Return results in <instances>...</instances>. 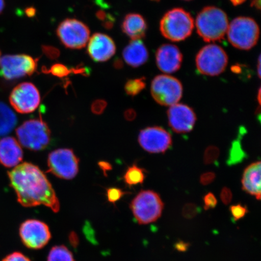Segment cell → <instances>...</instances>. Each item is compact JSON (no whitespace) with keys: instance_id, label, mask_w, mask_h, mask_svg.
Returning <instances> with one entry per match:
<instances>
[{"instance_id":"37","label":"cell","mask_w":261,"mask_h":261,"mask_svg":"<svg viewBox=\"0 0 261 261\" xmlns=\"http://www.w3.org/2000/svg\"><path fill=\"white\" fill-rule=\"evenodd\" d=\"M216 175L214 172H205L201 175L200 182L202 185L207 186L212 184L215 180Z\"/></svg>"},{"instance_id":"26","label":"cell","mask_w":261,"mask_h":261,"mask_svg":"<svg viewBox=\"0 0 261 261\" xmlns=\"http://www.w3.org/2000/svg\"><path fill=\"white\" fill-rule=\"evenodd\" d=\"M145 80L146 78L143 77L127 81L125 86L126 93L132 97L138 95L146 87Z\"/></svg>"},{"instance_id":"38","label":"cell","mask_w":261,"mask_h":261,"mask_svg":"<svg viewBox=\"0 0 261 261\" xmlns=\"http://www.w3.org/2000/svg\"><path fill=\"white\" fill-rule=\"evenodd\" d=\"M189 246H190V244L181 240L178 241L174 244L175 249L179 252H187Z\"/></svg>"},{"instance_id":"45","label":"cell","mask_w":261,"mask_h":261,"mask_svg":"<svg viewBox=\"0 0 261 261\" xmlns=\"http://www.w3.org/2000/svg\"><path fill=\"white\" fill-rule=\"evenodd\" d=\"M251 6L257 9H260V0H252L251 3Z\"/></svg>"},{"instance_id":"33","label":"cell","mask_w":261,"mask_h":261,"mask_svg":"<svg viewBox=\"0 0 261 261\" xmlns=\"http://www.w3.org/2000/svg\"><path fill=\"white\" fill-rule=\"evenodd\" d=\"M204 208L205 211L212 210L216 207L218 204V201L216 197L211 192H208L204 195L203 198Z\"/></svg>"},{"instance_id":"18","label":"cell","mask_w":261,"mask_h":261,"mask_svg":"<svg viewBox=\"0 0 261 261\" xmlns=\"http://www.w3.org/2000/svg\"><path fill=\"white\" fill-rule=\"evenodd\" d=\"M23 152L18 142L12 137L0 140V163L5 167L12 168L22 161Z\"/></svg>"},{"instance_id":"39","label":"cell","mask_w":261,"mask_h":261,"mask_svg":"<svg viewBox=\"0 0 261 261\" xmlns=\"http://www.w3.org/2000/svg\"><path fill=\"white\" fill-rule=\"evenodd\" d=\"M96 16L99 20L102 21L103 22L108 21H114V19L112 18V16L110 15H107V13L105 11H102V10H99V11L97 12Z\"/></svg>"},{"instance_id":"49","label":"cell","mask_w":261,"mask_h":261,"mask_svg":"<svg viewBox=\"0 0 261 261\" xmlns=\"http://www.w3.org/2000/svg\"><path fill=\"white\" fill-rule=\"evenodd\" d=\"M260 57L259 56L258 59V63H257V74H258V76L260 78Z\"/></svg>"},{"instance_id":"28","label":"cell","mask_w":261,"mask_h":261,"mask_svg":"<svg viewBox=\"0 0 261 261\" xmlns=\"http://www.w3.org/2000/svg\"><path fill=\"white\" fill-rule=\"evenodd\" d=\"M220 155V149L215 146H210L205 149L204 153V163L205 165L213 164L217 162Z\"/></svg>"},{"instance_id":"9","label":"cell","mask_w":261,"mask_h":261,"mask_svg":"<svg viewBox=\"0 0 261 261\" xmlns=\"http://www.w3.org/2000/svg\"><path fill=\"white\" fill-rule=\"evenodd\" d=\"M38 59L27 55H5L0 59V75L11 81L31 76L37 68Z\"/></svg>"},{"instance_id":"32","label":"cell","mask_w":261,"mask_h":261,"mask_svg":"<svg viewBox=\"0 0 261 261\" xmlns=\"http://www.w3.org/2000/svg\"><path fill=\"white\" fill-rule=\"evenodd\" d=\"M42 51L45 56L51 60H57L60 56V51L59 49L50 45H42Z\"/></svg>"},{"instance_id":"40","label":"cell","mask_w":261,"mask_h":261,"mask_svg":"<svg viewBox=\"0 0 261 261\" xmlns=\"http://www.w3.org/2000/svg\"><path fill=\"white\" fill-rule=\"evenodd\" d=\"M137 114L135 110L133 109H128L124 113V116L128 121H133L136 119Z\"/></svg>"},{"instance_id":"35","label":"cell","mask_w":261,"mask_h":261,"mask_svg":"<svg viewBox=\"0 0 261 261\" xmlns=\"http://www.w3.org/2000/svg\"><path fill=\"white\" fill-rule=\"evenodd\" d=\"M220 198L224 204H229L233 198L232 192H231L230 189L227 187L222 189L220 193Z\"/></svg>"},{"instance_id":"51","label":"cell","mask_w":261,"mask_h":261,"mask_svg":"<svg viewBox=\"0 0 261 261\" xmlns=\"http://www.w3.org/2000/svg\"><path fill=\"white\" fill-rule=\"evenodd\" d=\"M152 1L159 2V1H160V0H152Z\"/></svg>"},{"instance_id":"19","label":"cell","mask_w":261,"mask_h":261,"mask_svg":"<svg viewBox=\"0 0 261 261\" xmlns=\"http://www.w3.org/2000/svg\"><path fill=\"white\" fill-rule=\"evenodd\" d=\"M260 170V162L253 163L245 169L241 180L243 190L254 196L257 200H260L261 198Z\"/></svg>"},{"instance_id":"50","label":"cell","mask_w":261,"mask_h":261,"mask_svg":"<svg viewBox=\"0 0 261 261\" xmlns=\"http://www.w3.org/2000/svg\"><path fill=\"white\" fill-rule=\"evenodd\" d=\"M260 93H261V91H260V89L259 88V91H258V94H257V101H258V103H259V105H260V102H261V100H260Z\"/></svg>"},{"instance_id":"23","label":"cell","mask_w":261,"mask_h":261,"mask_svg":"<svg viewBox=\"0 0 261 261\" xmlns=\"http://www.w3.org/2000/svg\"><path fill=\"white\" fill-rule=\"evenodd\" d=\"M146 177L144 169L138 167L136 165L130 166L123 176L124 181L129 187L144 182Z\"/></svg>"},{"instance_id":"12","label":"cell","mask_w":261,"mask_h":261,"mask_svg":"<svg viewBox=\"0 0 261 261\" xmlns=\"http://www.w3.org/2000/svg\"><path fill=\"white\" fill-rule=\"evenodd\" d=\"M19 232L22 243L31 249H42L46 246L51 238L47 224L37 220L23 222L19 227Z\"/></svg>"},{"instance_id":"8","label":"cell","mask_w":261,"mask_h":261,"mask_svg":"<svg viewBox=\"0 0 261 261\" xmlns=\"http://www.w3.org/2000/svg\"><path fill=\"white\" fill-rule=\"evenodd\" d=\"M151 95L156 103L162 106H172L177 103L182 95V86L177 78L161 74L152 80Z\"/></svg>"},{"instance_id":"46","label":"cell","mask_w":261,"mask_h":261,"mask_svg":"<svg viewBox=\"0 0 261 261\" xmlns=\"http://www.w3.org/2000/svg\"><path fill=\"white\" fill-rule=\"evenodd\" d=\"M114 67L116 68H122L123 67V63L120 60H116L114 63Z\"/></svg>"},{"instance_id":"43","label":"cell","mask_w":261,"mask_h":261,"mask_svg":"<svg viewBox=\"0 0 261 261\" xmlns=\"http://www.w3.org/2000/svg\"><path fill=\"white\" fill-rule=\"evenodd\" d=\"M242 68V65L236 64L231 67V70L234 73L240 74L241 73V71H242V68Z\"/></svg>"},{"instance_id":"47","label":"cell","mask_w":261,"mask_h":261,"mask_svg":"<svg viewBox=\"0 0 261 261\" xmlns=\"http://www.w3.org/2000/svg\"><path fill=\"white\" fill-rule=\"evenodd\" d=\"M230 2L234 6H238L243 4L246 0H230Z\"/></svg>"},{"instance_id":"10","label":"cell","mask_w":261,"mask_h":261,"mask_svg":"<svg viewBox=\"0 0 261 261\" xmlns=\"http://www.w3.org/2000/svg\"><path fill=\"white\" fill-rule=\"evenodd\" d=\"M48 172L58 178L73 179L79 171V159L71 149H57L48 155Z\"/></svg>"},{"instance_id":"53","label":"cell","mask_w":261,"mask_h":261,"mask_svg":"<svg viewBox=\"0 0 261 261\" xmlns=\"http://www.w3.org/2000/svg\"><path fill=\"white\" fill-rule=\"evenodd\" d=\"M0 55H1V53H0ZM0 59H1V57H0Z\"/></svg>"},{"instance_id":"24","label":"cell","mask_w":261,"mask_h":261,"mask_svg":"<svg viewBox=\"0 0 261 261\" xmlns=\"http://www.w3.org/2000/svg\"><path fill=\"white\" fill-rule=\"evenodd\" d=\"M247 158L246 152L242 148L239 138L234 140L230 147L229 154L227 159L228 165H237Z\"/></svg>"},{"instance_id":"6","label":"cell","mask_w":261,"mask_h":261,"mask_svg":"<svg viewBox=\"0 0 261 261\" xmlns=\"http://www.w3.org/2000/svg\"><path fill=\"white\" fill-rule=\"evenodd\" d=\"M21 144L32 151L47 148L51 141V132L42 119L28 120L16 130Z\"/></svg>"},{"instance_id":"1","label":"cell","mask_w":261,"mask_h":261,"mask_svg":"<svg viewBox=\"0 0 261 261\" xmlns=\"http://www.w3.org/2000/svg\"><path fill=\"white\" fill-rule=\"evenodd\" d=\"M11 187L14 189L18 203L25 207L43 205L58 213L60 201L46 176L31 163L16 166L8 172Z\"/></svg>"},{"instance_id":"17","label":"cell","mask_w":261,"mask_h":261,"mask_svg":"<svg viewBox=\"0 0 261 261\" xmlns=\"http://www.w3.org/2000/svg\"><path fill=\"white\" fill-rule=\"evenodd\" d=\"M155 57L156 65L162 72L175 73L181 67L182 55L175 45H162L156 51Z\"/></svg>"},{"instance_id":"27","label":"cell","mask_w":261,"mask_h":261,"mask_svg":"<svg viewBox=\"0 0 261 261\" xmlns=\"http://www.w3.org/2000/svg\"><path fill=\"white\" fill-rule=\"evenodd\" d=\"M42 72L45 73H49L54 75V76L58 77H65L71 73H73L72 69H70L65 65L62 64H55L47 69L46 67H42Z\"/></svg>"},{"instance_id":"5","label":"cell","mask_w":261,"mask_h":261,"mask_svg":"<svg viewBox=\"0 0 261 261\" xmlns=\"http://www.w3.org/2000/svg\"><path fill=\"white\" fill-rule=\"evenodd\" d=\"M227 33L228 41L233 47L247 50L257 44L259 28L253 19L240 16L228 25Z\"/></svg>"},{"instance_id":"13","label":"cell","mask_w":261,"mask_h":261,"mask_svg":"<svg viewBox=\"0 0 261 261\" xmlns=\"http://www.w3.org/2000/svg\"><path fill=\"white\" fill-rule=\"evenodd\" d=\"M10 103L16 112L21 114L34 112L40 105L41 97L37 88L30 83L18 85L12 90Z\"/></svg>"},{"instance_id":"3","label":"cell","mask_w":261,"mask_h":261,"mask_svg":"<svg viewBox=\"0 0 261 261\" xmlns=\"http://www.w3.org/2000/svg\"><path fill=\"white\" fill-rule=\"evenodd\" d=\"M194 28L193 18L181 8L173 9L166 13L160 24L163 37L176 42L186 40L191 35Z\"/></svg>"},{"instance_id":"31","label":"cell","mask_w":261,"mask_h":261,"mask_svg":"<svg viewBox=\"0 0 261 261\" xmlns=\"http://www.w3.org/2000/svg\"><path fill=\"white\" fill-rule=\"evenodd\" d=\"M125 194H126V192H123L119 188H109L107 191L108 200L112 203H115Z\"/></svg>"},{"instance_id":"44","label":"cell","mask_w":261,"mask_h":261,"mask_svg":"<svg viewBox=\"0 0 261 261\" xmlns=\"http://www.w3.org/2000/svg\"><path fill=\"white\" fill-rule=\"evenodd\" d=\"M70 243L72 245L77 244L78 240H77V237L76 236V234L74 233H72L70 236Z\"/></svg>"},{"instance_id":"41","label":"cell","mask_w":261,"mask_h":261,"mask_svg":"<svg viewBox=\"0 0 261 261\" xmlns=\"http://www.w3.org/2000/svg\"><path fill=\"white\" fill-rule=\"evenodd\" d=\"M99 165L101 169H102V171H103V172L105 173L107 171L110 170L111 168H112L109 163L107 162H101L99 163Z\"/></svg>"},{"instance_id":"7","label":"cell","mask_w":261,"mask_h":261,"mask_svg":"<svg viewBox=\"0 0 261 261\" xmlns=\"http://www.w3.org/2000/svg\"><path fill=\"white\" fill-rule=\"evenodd\" d=\"M196 65L199 72L207 76H215L223 73L228 64L226 51L219 45H205L196 57Z\"/></svg>"},{"instance_id":"25","label":"cell","mask_w":261,"mask_h":261,"mask_svg":"<svg viewBox=\"0 0 261 261\" xmlns=\"http://www.w3.org/2000/svg\"><path fill=\"white\" fill-rule=\"evenodd\" d=\"M47 261H75L73 254L65 246H57L51 248Z\"/></svg>"},{"instance_id":"4","label":"cell","mask_w":261,"mask_h":261,"mask_svg":"<svg viewBox=\"0 0 261 261\" xmlns=\"http://www.w3.org/2000/svg\"><path fill=\"white\" fill-rule=\"evenodd\" d=\"M130 208L137 222L140 225H146L161 217L164 203L156 192L142 191L130 202Z\"/></svg>"},{"instance_id":"2","label":"cell","mask_w":261,"mask_h":261,"mask_svg":"<svg viewBox=\"0 0 261 261\" xmlns=\"http://www.w3.org/2000/svg\"><path fill=\"white\" fill-rule=\"evenodd\" d=\"M228 25L226 13L214 6L204 8L196 19L198 34L205 42L223 40L227 34Z\"/></svg>"},{"instance_id":"36","label":"cell","mask_w":261,"mask_h":261,"mask_svg":"<svg viewBox=\"0 0 261 261\" xmlns=\"http://www.w3.org/2000/svg\"><path fill=\"white\" fill-rule=\"evenodd\" d=\"M2 261H32L24 254L18 252H13L6 256Z\"/></svg>"},{"instance_id":"14","label":"cell","mask_w":261,"mask_h":261,"mask_svg":"<svg viewBox=\"0 0 261 261\" xmlns=\"http://www.w3.org/2000/svg\"><path fill=\"white\" fill-rule=\"evenodd\" d=\"M139 144L149 153H164L171 148L172 140L171 134L159 126L148 127L140 132Z\"/></svg>"},{"instance_id":"34","label":"cell","mask_w":261,"mask_h":261,"mask_svg":"<svg viewBox=\"0 0 261 261\" xmlns=\"http://www.w3.org/2000/svg\"><path fill=\"white\" fill-rule=\"evenodd\" d=\"M107 106L106 100L98 99L94 101L91 105V111L94 114H101L105 111Z\"/></svg>"},{"instance_id":"48","label":"cell","mask_w":261,"mask_h":261,"mask_svg":"<svg viewBox=\"0 0 261 261\" xmlns=\"http://www.w3.org/2000/svg\"><path fill=\"white\" fill-rule=\"evenodd\" d=\"M5 7V0H0V14H2Z\"/></svg>"},{"instance_id":"21","label":"cell","mask_w":261,"mask_h":261,"mask_svg":"<svg viewBox=\"0 0 261 261\" xmlns=\"http://www.w3.org/2000/svg\"><path fill=\"white\" fill-rule=\"evenodd\" d=\"M122 29L132 40H139L145 37L147 24L141 15L129 14L124 18Z\"/></svg>"},{"instance_id":"29","label":"cell","mask_w":261,"mask_h":261,"mask_svg":"<svg viewBox=\"0 0 261 261\" xmlns=\"http://www.w3.org/2000/svg\"><path fill=\"white\" fill-rule=\"evenodd\" d=\"M229 210L234 221H237L244 218L249 212L247 206H244L241 204L231 205Z\"/></svg>"},{"instance_id":"15","label":"cell","mask_w":261,"mask_h":261,"mask_svg":"<svg viewBox=\"0 0 261 261\" xmlns=\"http://www.w3.org/2000/svg\"><path fill=\"white\" fill-rule=\"evenodd\" d=\"M168 117L171 129L179 134L191 132L197 120L194 110L182 103H176L169 108Z\"/></svg>"},{"instance_id":"42","label":"cell","mask_w":261,"mask_h":261,"mask_svg":"<svg viewBox=\"0 0 261 261\" xmlns=\"http://www.w3.org/2000/svg\"><path fill=\"white\" fill-rule=\"evenodd\" d=\"M36 12H37V11H36V9L33 7L28 8L25 9V14L29 16V17H34L36 15Z\"/></svg>"},{"instance_id":"30","label":"cell","mask_w":261,"mask_h":261,"mask_svg":"<svg viewBox=\"0 0 261 261\" xmlns=\"http://www.w3.org/2000/svg\"><path fill=\"white\" fill-rule=\"evenodd\" d=\"M200 208L194 203H187L182 210V215L187 219L191 220L200 213Z\"/></svg>"},{"instance_id":"20","label":"cell","mask_w":261,"mask_h":261,"mask_svg":"<svg viewBox=\"0 0 261 261\" xmlns=\"http://www.w3.org/2000/svg\"><path fill=\"white\" fill-rule=\"evenodd\" d=\"M122 55L126 63L134 68L141 66L149 58L148 51L140 40L130 41L124 48Z\"/></svg>"},{"instance_id":"16","label":"cell","mask_w":261,"mask_h":261,"mask_svg":"<svg viewBox=\"0 0 261 261\" xmlns=\"http://www.w3.org/2000/svg\"><path fill=\"white\" fill-rule=\"evenodd\" d=\"M88 42V54L93 61L98 63L109 60L116 53L115 43L113 39L107 35L97 33Z\"/></svg>"},{"instance_id":"52","label":"cell","mask_w":261,"mask_h":261,"mask_svg":"<svg viewBox=\"0 0 261 261\" xmlns=\"http://www.w3.org/2000/svg\"><path fill=\"white\" fill-rule=\"evenodd\" d=\"M185 1H191V0H185Z\"/></svg>"},{"instance_id":"22","label":"cell","mask_w":261,"mask_h":261,"mask_svg":"<svg viewBox=\"0 0 261 261\" xmlns=\"http://www.w3.org/2000/svg\"><path fill=\"white\" fill-rule=\"evenodd\" d=\"M17 119L6 104L0 102V137L7 135L14 129Z\"/></svg>"},{"instance_id":"11","label":"cell","mask_w":261,"mask_h":261,"mask_svg":"<svg viewBox=\"0 0 261 261\" xmlns=\"http://www.w3.org/2000/svg\"><path fill=\"white\" fill-rule=\"evenodd\" d=\"M57 34L65 47L71 49H80L86 47L90 39L89 28L76 19H66L61 22Z\"/></svg>"}]
</instances>
